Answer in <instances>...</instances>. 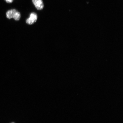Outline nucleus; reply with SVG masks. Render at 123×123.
<instances>
[{
	"mask_svg": "<svg viewBox=\"0 0 123 123\" xmlns=\"http://www.w3.org/2000/svg\"></svg>",
	"mask_w": 123,
	"mask_h": 123,
	"instance_id": "5",
	"label": "nucleus"
},
{
	"mask_svg": "<svg viewBox=\"0 0 123 123\" xmlns=\"http://www.w3.org/2000/svg\"><path fill=\"white\" fill-rule=\"evenodd\" d=\"M32 1L38 10H41L43 8L44 5L42 0H32Z\"/></svg>",
	"mask_w": 123,
	"mask_h": 123,
	"instance_id": "3",
	"label": "nucleus"
},
{
	"mask_svg": "<svg viewBox=\"0 0 123 123\" xmlns=\"http://www.w3.org/2000/svg\"><path fill=\"white\" fill-rule=\"evenodd\" d=\"M6 16L9 19L13 18L16 21H19L21 18L20 13L15 9H12L7 11Z\"/></svg>",
	"mask_w": 123,
	"mask_h": 123,
	"instance_id": "1",
	"label": "nucleus"
},
{
	"mask_svg": "<svg viewBox=\"0 0 123 123\" xmlns=\"http://www.w3.org/2000/svg\"><path fill=\"white\" fill-rule=\"evenodd\" d=\"M37 19V15L36 13H31L30 18L26 21L27 24L30 25L33 24L36 22Z\"/></svg>",
	"mask_w": 123,
	"mask_h": 123,
	"instance_id": "2",
	"label": "nucleus"
},
{
	"mask_svg": "<svg viewBox=\"0 0 123 123\" xmlns=\"http://www.w3.org/2000/svg\"><path fill=\"white\" fill-rule=\"evenodd\" d=\"M6 2L9 3H10L13 2V0H5Z\"/></svg>",
	"mask_w": 123,
	"mask_h": 123,
	"instance_id": "4",
	"label": "nucleus"
}]
</instances>
